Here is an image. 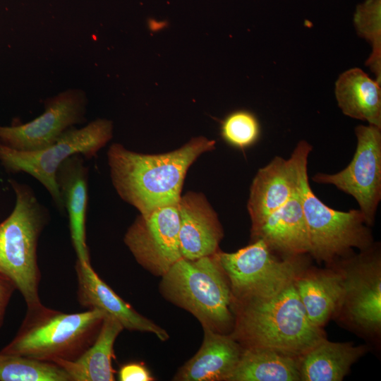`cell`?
<instances>
[{
	"label": "cell",
	"mask_w": 381,
	"mask_h": 381,
	"mask_svg": "<svg viewBox=\"0 0 381 381\" xmlns=\"http://www.w3.org/2000/svg\"><path fill=\"white\" fill-rule=\"evenodd\" d=\"M0 381H71L54 362L0 352Z\"/></svg>",
	"instance_id": "obj_24"
},
{
	"label": "cell",
	"mask_w": 381,
	"mask_h": 381,
	"mask_svg": "<svg viewBox=\"0 0 381 381\" xmlns=\"http://www.w3.org/2000/svg\"><path fill=\"white\" fill-rule=\"evenodd\" d=\"M89 169L81 155H74L59 167L56 176L64 208L69 219L70 234L77 260L90 262L86 242Z\"/></svg>",
	"instance_id": "obj_16"
},
{
	"label": "cell",
	"mask_w": 381,
	"mask_h": 381,
	"mask_svg": "<svg viewBox=\"0 0 381 381\" xmlns=\"http://www.w3.org/2000/svg\"><path fill=\"white\" fill-rule=\"evenodd\" d=\"M121 381H152L154 377L142 363H131L123 365L119 372Z\"/></svg>",
	"instance_id": "obj_27"
},
{
	"label": "cell",
	"mask_w": 381,
	"mask_h": 381,
	"mask_svg": "<svg viewBox=\"0 0 381 381\" xmlns=\"http://www.w3.org/2000/svg\"><path fill=\"white\" fill-rule=\"evenodd\" d=\"M77 298L82 307L97 309L116 318L123 329L149 332L166 341L167 332L124 301L97 275L90 262L76 260Z\"/></svg>",
	"instance_id": "obj_13"
},
{
	"label": "cell",
	"mask_w": 381,
	"mask_h": 381,
	"mask_svg": "<svg viewBox=\"0 0 381 381\" xmlns=\"http://www.w3.org/2000/svg\"><path fill=\"white\" fill-rule=\"evenodd\" d=\"M230 335L242 347L271 348L300 356L326 338L308 319L294 282L269 298L233 301Z\"/></svg>",
	"instance_id": "obj_2"
},
{
	"label": "cell",
	"mask_w": 381,
	"mask_h": 381,
	"mask_svg": "<svg viewBox=\"0 0 381 381\" xmlns=\"http://www.w3.org/2000/svg\"><path fill=\"white\" fill-rule=\"evenodd\" d=\"M112 135V121L97 119L80 128H68L55 143L37 151H20L0 143V162L8 172L25 173L37 180L49 193L56 208L64 212L56 180L60 165L74 155L88 159L96 156Z\"/></svg>",
	"instance_id": "obj_7"
},
{
	"label": "cell",
	"mask_w": 381,
	"mask_h": 381,
	"mask_svg": "<svg viewBox=\"0 0 381 381\" xmlns=\"http://www.w3.org/2000/svg\"><path fill=\"white\" fill-rule=\"evenodd\" d=\"M161 277L164 298L190 313L203 329L230 334L232 295L216 253L196 260L181 258Z\"/></svg>",
	"instance_id": "obj_5"
},
{
	"label": "cell",
	"mask_w": 381,
	"mask_h": 381,
	"mask_svg": "<svg viewBox=\"0 0 381 381\" xmlns=\"http://www.w3.org/2000/svg\"><path fill=\"white\" fill-rule=\"evenodd\" d=\"M253 240L260 238L283 258L308 254L310 241L298 191L288 202L251 229Z\"/></svg>",
	"instance_id": "obj_17"
},
{
	"label": "cell",
	"mask_w": 381,
	"mask_h": 381,
	"mask_svg": "<svg viewBox=\"0 0 381 381\" xmlns=\"http://www.w3.org/2000/svg\"><path fill=\"white\" fill-rule=\"evenodd\" d=\"M9 183L16 203L10 215L0 223V270L14 282L28 308L41 303L37 246L50 216L31 187L14 180Z\"/></svg>",
	"instance_id": "obj_6"
},
{
	"label": "cell",
	"mask_w": 381,
	"mask_h": 381,
	"mask_svg": "<svg viewBox=\"0 0 381 381\" xmlns=\"http://www.w3.org/2000/svg\"><path fill=\"white\" fill-rule=\"evenodd\" d=\"M123 329L116 318L106 315L94 342L81 356L74 361L54 363L65 370L71 381H114V344Z\"/></svg>",
	"instance_id": "obj_21"
},
{
	"label": "cell",
	"mask_w": 381,
	"mask_h": 381,
	"mask_svg": "<svg viewBox=\"0 0 381 381\" xmlns=\"http://www.w3.org/2000/svg\"><path fill=\"white\" fill-rule=\"evenodd\" d=\"M198 351L179 368L174 380L227 381L235 369L242 347L229 334L203 329Z\"/></svg>",
	"instance_id": "obj_18"
},
{
	"label": "cell",
	"mask_w": 381,
	"mask_h": 381,
	"mask_svg": "<svg viewBox=\"0 0 381 381\" xmlns=\"http://www.w3.org/2000/svg\"><path fill=\"white\" fill-rule=\"evenodd\" d=\"M335 96L342 113L381 128V88L363 70L342 73L335 83Z\"/></svg>",
	"instance_id": "obj_22"
},
{
	"label": "cell",
	"mask_w": 381,
	"mask_h": 381,
	"mask_svg": "<svg viewBox=\"0 0 381 381\" xmlns=\"http://www.w3.org/2000/svg\"><path fill=\"white\" fill-rule=\"evenodd\" d=\"M368 350L366 345L324 338L299 356L300 381H341Z\"/></svg>",
	"instance_id": "obj_20"
},
{
	"label": "cell",
	"mask_w": 381,
	"mask_h": 381,
	"mask_svg": "<svg viewBox=\"0 0 381 381\" xmlns=\"http://www.w3.org/2000/svg\"><path fill=\"white\" fill-rule=\"evenodd\" d=\"M297 191L294 159L275 156L254 176L247 203L251 229L285 205Z\"/></svg>",
	"instance_id": "obj_15"
},
{
	"label": "cell",
	"mask_w": 381,
	"mask_h": 381,
	"mask_svg": "<svg viewBox=\"0 0 381 381\" xmlns=\"http://www.w3.org/2000/svg\"><path fill=\"white\" fill-rule=\"evenodd\" d=\"M16 286L11 278L0 270V327L3 325L5 313Z\"/></svg>",
	"instance_id": "obj_28"
},
{
	"label": "cell",
	"mask_w": 381,
	"mask_h": 381,
	"mask_svg": "<svg viewBox=\"0 0 381 381\" xmlns=\"http://www.w3.org/2000/svg\"><path fill=\"white\" fill-rule=\"evenodd\" d=\"M215 140L193 138L171 152L145 155L113 143L107 152L112 184L121 199L140 214L177 205L186 174L202 153L215 147Z\"/></svg>",
	"instance_id": "obj_1"
},
{
	"label": "cell",
	"mask_w": 381,
	"mask_h": 381,
	"mask_svg": "<svg viewBox=\"0 0 381 381\" xmlns=\"http://www.w3.org/2000/svg\"><path fill=\"white\" fill-rule=\"evenodd\" d=\"M298 358L271 348L243 349L227 381H300Z\"/></svg>",
	"instance_id": "obj_23"
},
{
	"label": "cell",
	"mask_w": 381,
	"mask_h": 381,
	"mask_svg": "<svg viewBox=\"0 0 381 381\" xmlns=\"http://www.w3.org/2000/svg\"><path fill=\"white\" fill-rule=\"evenodd\" d=\"M353 25L357 34L372 47L365 65L381 83V0H365L358 4L353 14Z\"/></svg>",
	"instance_id": "obj_25"
},
{
	"label": "cell",
	"mask_w": 381,
	"mask_h": 381,
	"mask_svg": "<svg viewBox=\"0 0 381 381\" xmlns=\"http://www.w3.org/2000/svg\"><path fill=\"white\" fill-rule=\"evenodd\" d=\"M355 134L357 145L348 166L335 174L317 173L312 180L352 196L366 224L372 226L381 200V128L358 125Z\"/></svg>",
	"instance_id": "obj_10"
},
{
	"label": "cell",
	"mask_w": 381,
	"mask_h": 381,
	"mask_svg": "<svg viewBox=\"0 0 381 381\" xmlns=\"http://www.w3.org/2000/svg\"><path fill=\"white\" fill-rule=\"evenodd\" d=\"M306 315L323 328L336 313L343 294V279L333 265L326 269L306 268L294 282Z\"/></svg>",
	"instance_id": "obj_19"
},
{
	"label": "cell",
	"mask_w": 381,
	"mask_h": 381,
	"mask_svg": "<svg viewBox=\"0 0 381 381\" xmlns=\"http://www.w3.org/2000/svg\"><path fill=\"white\" fill-rule=\"evenodd\" d=\"M312 145L301 140L291 157L297 173V191L308 231V255L318 262L330 265L353 253V248L363 250L373 243L370 226L359 209L346 212L325 205L313 193L308 176V159Z\"/></svg>",
	"instance_id": "obj_3"
},
{
	"label": "cell",
	"mask_w": 381,
	"mask_h": 381,
	"mask_svg": "<svg viewBox=\"0 0 381 381\" xmlns=\"http://www.w3.org/2000/svg\"><path fill=\"white\" fill-rule=\"evenodd\" d=\"M179 233L177 205H168L140 214L126 231L123 241L143 267L162 277L182 258Z\"/></svg>",
	"instance_id": "obj_11"
},
{
	"label": "cell",
	"mask_w": 381,
	"mask_h": 381,
	"mask_svg": "<svg viewBox=\"0 0 381 381\" xmlns=\"http://www.w3.org/2000/svg\"><path fill=\"white\" fill-rule=\"evenodd\" d=\"M105 315L97 309L65 313L42 303L28 307L16 336L0 352L54 363L74 361L94 342Z\"/></svg>",
	"instance_id": "obj_4"
},
{
	"label": "cell",
	"mask_w": 381,
	"mask_h": 381,
	"mask_svg": "<svg viewBox=\"0 0 381 381\" xmlns=\"http://www.w3.org/2000/svg\"><path fill=\"white\" fill-rule=\"evenodd\" d=\"M306 255L279 260L260 238L234 253H216L228 278L233 301L279 294L308 267Z\"/></svg>",
	"instance_id": "obj_8"
},
{
	"label": "cell",
	"mask_w": 381,
	"mask_h": 381,
	"mask_svg": "<svg viewBox=\"0 0 381 381\" xmlns=\"http://www.w3.org/2000/svg\"><path fill=\"white\" fill-rule=\"evenodd\" d=\"M182 258L196 260L219 250L224 236L217 215L200 193L188 192L177 204Z\"/></svg>",
	"instance_id": "obj_14"
},
{
	"label": "cell",
	"mask_w": 381,
	"mask_h": 381,
	"mask_svg": "<svg viewBox=\"0 0 381 381\" xmlns=\"http://www.w3.org/2000/svg\"><path fill=\"white\" fill-rule=\"evenodd\" d=\"M260 128L256 117L250 111L240 110L227 116L222 121V138L230 145L246 148L258 139Z\"/></svg>",
	"instance_id": "obj_26"
},
{
	"label": "cell",
	"mask_w": 381,
	"mask_h": 381,
	"mask_svg": "<svg viewBox=\"0 0 381 381\" xmlns=\"http://www.w3.org/2000/svg\"><path fill=\"white\" fill-rule=\"evenodd\" d=\"M87 98L80 89H68L47 99L44 111L23 124L0 126V143L15 150L32 152L56 141L68 128L85 121Z\"/></svg>",
	"instance_id": "obj_12"
},
{
	"label": "cell",
	"mask_w": 381,
	"mask_h": 381,
	"mask_svg": "<svg viewBox=\"0 0 381 381\" xmlns=\"http://www.w3.org/2000/svg\"><path fill=\"white\" fill-rule=\"evenodd\" d=\"M330 265L339 270L343 279V294L334 316H339L361 334L378 337L381 332V253L378 243Z\"/></svg>",
	"instance_id": "obj_9"
}]
</instances>
